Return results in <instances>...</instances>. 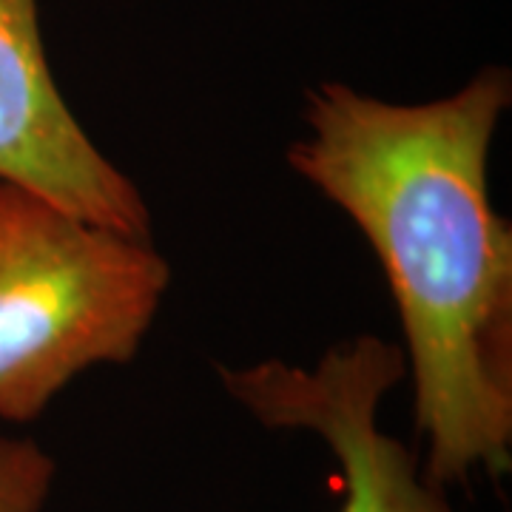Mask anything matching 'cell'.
I'll return each instance as SVG.
<instances>
[{"mask_svg": "<svg viewBox=\"0 0 512 512\" xmlns=\"http://www.w3.org/2000/svg\"><path fill=\"white\" fill-rule=\"evenodd\" d=\"M510 77L484 69L453 97L382 103L325 83L296 174L348 211L402 313L424 478L504 473L512 447V234L487 197V157Z\"/></svg>", "mask_w": 512, "mask_h": 512, "instance_id": "1", "label": "cell"}, {"mask_svg": "<svg viewBox=\"0 0 512 512\" xmlns=\"http://www.w3.org/2000/svg\"><path fill=\"white\" fill-rule=\"evenodd\" d=\"M168 276L148 239L0 180V419H37L80 370L128 362Z\"/></svg>", "mask_w": 512, "mask_h": 512, "instance_id": "2", "label": "cell"}, {"mask_svg": "<svg viewBox=\"0 0 512 512\" xmlns=\"http://www.w3.org/2000/svg\"><path fill=\"white\" fill-rule=\"evenodd\" d=\"M402 376V350L356 336L313 370L271 359L222 370V384L265 427L325 439L345 487L339 512H450L444 487L427 481L416 453L376 421L384 393Z\"/></svg>", "mask_w": 512, "mask_h": 512, "instance_id": "3", "label": "cell"}, {"mask_svg": "<svg viewBox=\"0 0 512 512\" xmlns=\"http://www.w3.org/2000/svg\"><path fill=\"white\" fill-rule=\"evenodd\" d=\"M0 180L80 220L137 239L151 234L137 185L100 154L57 92L37 0H0Z\"/></svg>", "mask_w": 512, "mask_h": 512, "instance_id": "4", "label": "cell"}, {"mask_svg": "<svg viewBox=\"0 0 512 512\" xmlns=\"http://www.w3.org/2000/svg\"><path fill=\"white\" fill-rule=\"evenodd\" d=\"M55 481V461L32 439L0 436V512H40Z\"/></svg>", "mask_w": 512, "mask_h": 512, "instance_id": "5", "label": "cell"}]
</instances>
